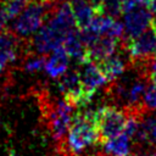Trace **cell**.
Listing matches in <instances>:
<instances>
[{"label": "cell", "mask_w": 156, "mask_h": 156, "mask_svg": "<svg viewBox=\"0 0 156 156\" xmlns=\"http://www.w3.org/2000/svg\"><path fill=\"white\" fill-rule=\"evenodd\" d=\"M67 149L71 154L78 155L93 144H99V130L95 119V111L78 112L72 117L67 130Z\"/></svg>", "instance_id": "cell-1"}, {"label": "cell", "mask_w": 156, "mask_h": 156, "mask_svg": "<svg viewBox=\"0 0 156 156\" xmlns=\"http://www.w3.org/2000/svg\"><path fill=\"white\" fill-rule=\"evenodd\" d=\"M60 2L51 0H29L22 12L15 18L12 30L22 38H28L38 32Z\"/></svg>", "instance_id": "cell-2"}, {"label": "cell", "mask_w": 156, "mask_h": 156, "mask_svg": "<svg viewBox=\"0 0 156 156\" xmlns=\"http://www.w3.org/2000/svg\"><path fill=\"white\" fill-rule=\"evenodd\" d=\"M95 119L99 130V144H105L123 132L127 116L116 106H102L95 110Z\"/></svg>", "instance_id": "cell-3"}, {"label": "cell", "mask_w": 156, "mask_h": 156, "mask_svg": "<svg viewBox=\"0 0 156 156\" xmlns=\"http://www.w3.org/2000/svg\"><path fill=\"white\" fill-rule=\"evenodd\" d=\"M126 48L132 61L146 65L152 57L156 56V34L152 28L146 29L141 34L127 39Z\"/></svg>", "instance_id": "cell-4"}, {"label": "cell", "mask_w": 156, "mask_h": 156, "mask_svg": "<svg viewBox=\"0 0 156 156\" xmlns=\"http://www.w3.org/2000/svg\"><path fill=\"white\" fill-rule=\"evenodd\" d=\"M63 40L65 37L46 22L34 34L30 41V46L34 49L37 54L45 55L48 52L54 51L56 48L61 46L63 44Z\"/></svg>", "instance_id": "cell-5"}, {"label": "cell", "mask_w": 156, "mask_h": 156, "mask_svg": "<svg viewBox=\"0 0 156 156\" xmlns=\"http://www.w3.org/2000/svg\"><path fill=\"white\" fill-rule=\"evenodd\" d=\"M151 13L152 12L146 6H140L124 13L123 24H124L126 40L141 34L144 30L149 28L152 18Z\"/></svg>", "instance_id": "cell-6"}, {"label": "cell", "mask_w": 156, "mask_h": 156, "mask_svg": "<svg viewBox=\"0 0 156 156\" xmlns=\"http://www.w3.org/2000/svg\"><path fill=\"white\" fill-rule=\"evenodd\" d=\"M72 110L73 106L65 100L58 101L54 106L50 115V127L56 140H62L65 138L72 121Z\"/></svg>", "instance_id": "cell-7"}, {"label": "cell", "mask_w": 156, "mask_h": 156, "mask_svg": "<svg viewBox=\"0 0 156 156\" xmlns=\"http://www.w3.org/2000/svg\"><path fill=\"white\" fill-rule=\"evenodd\" d=\"M80 65L83 66L82 71L79 72L83 89L90 98H93L95 91L100 87H102L107 82V79L105 78L104 73L100 71V68L98 67V65L95 62L85 61Z\"/></svg>", "instance_id": "cell-8"}, {"label": "cell", "mask_w": 156, "mask_h": 156, "mask_svg": "<svg viewBox=\"0 0 156 156\" xmlns=\"http://www.w3.org/2000/svg\"><path fill=\"white\" fill-rule=\"evenodd\" d=\"M20 48V37L12 29H4L0 32V62L4 66L17 58Z\"/></svg>", "instance_id": "cell-9"}, {"label": "cell", "mask_w": 156, "mask_h": 156, "mask_svg": "<svg viewBox=\"0 0 156 156\" xmlns=\"http://www.w3.org/2000/svg\"><path fill=\"white\" fill-rule=\"evenodd\" d=\"M119 44V40L108 35L99 37L90 46L87 48V54H88V61L98 62L107 56H111L115 54L117 46Z\"/></svg>", "instance_id": "cell-10"}, {"label": "cell", "mask_w": 156, "mask_h": 156, "mask_svg": "<svg viewBox=\"0 0 156 156\" xmlns=\"http://www.w3.org/2000/svg\"><path fill=\"white\" fill-rule=\"evenodd\" d=\"M68 58L69 56L62 45L56 48L54 51H51L49 60H46V63H45L46 73L54 79L60 78L67 71L68 62H69Z\"/></svg>", "instance_id": "cell-11"}, {"label": "cell", "mask_w": 156, "mask_h": 156, "mask_svg": "<svg viewBox=\"0 0 156 156\" xmlns=\"http://www.w3.org/2000/svg\"><path fill=\"white\" fill-rule=\"evenodd\" d=\"M68 2L71 5L76 26L78 27V29L89 27L93 22L94 16L96 15L89 0H68Z\"/></svg>", "instance_id": "cell-12"}, {"label": "cell", "mask_w": 156, "mask_h": 156, "mask_svg": "<svg viewBox=\"0 0 156 156\" xmlns=\"http://www.w3.org/2000/svg\"><path fill=\"white\" fill-rule=\"evenodd\" d=\"M62 46L65 48L66 52L69 57L74 58L77 62L83 63L88 61V54H87V46L82 41L79 37V30L72 29L65 38Z\"/></svg>", "instance_id": "cell-13"}, {"label": "cell", "mask_w": 156, "mask_h": 156, "mask_svg": "<svg viewBox=\"0 0 156 156\" xmlns=\"http://www.w3.org/2000/svg\"><path fill=\"white\" fill-rule=\"evenodd\" d=\"M98 65V67L100 68V71L104 73L105 78L108 82L116 80L123 72H124V62L122 61V58L117 55H111L107 56L98 62H95Z\"/></svg>", "instance_id": "cell-14"}, {"label": "cell", "mask_w": 156, "mask_h": 156, "mask_svg": "<svg viewBox=\"0 0 156 156\" xmlns=\"http://www.w3.org/2000/svg\"><path fill=\"white\" fill-rule=\"evenodd\" d=\"M134 138L136 139V143L156 147V117H147L140 121Z\"/></svg>", "instance_id": "cell-15"}, {"label": "cell", "mask_w": 156, "mask_h": 156, "mask_svg": "<svg viewBox=\"0 0 156 156\" xmlns=\"http://www.w3.org/2000/svg\"><path fill=\"white\" fill-rule=\"evenodd\" d=\"M105 151L111 156H127L129 154V138L122 132L105 144Z\"/></svg>", "instance_id": "cell-16"}, {"label": "cell", "mask_w": 156, "mask_h": 156, "mask_svg": "<svg viewBox=\"0 0 156 156\" xmlns=\"http://www.w3.org/2000/svg\"><path fill=\"white\" fill-rule=\"evenodd\" d=\"M45 63H46V60L44 55H40V54L32 55L26 60L24 69L28 72H38V71L45 69Z\"/></svg>", "instance_id": "cell-17"}, {"label": "cell", "mask_w": 156, "mask_h": 156, "mask_svg": "<svg viewBox=\"0 0 156 156\" xmlns=\"http://www.w3.org/2000/svg\"><path fill=\"white\" fill-rule=\"evenodd\" d=\"M102 13L115 18L118 17L121 13H123L121 0H102Z\"/></svg>", "instance_id": "cell-18"}, {"label": "cell", "mask_w": 156, "mask_h": 156, "mask_svg": "<svg viewBox=\"0 0 156 156\" xmlns=\"http://www.w3.org/2000/svg\"><path fill=\"white\" fill-rule=\"evenodd\" d=\"M2 4L6 9L10 18L12 20V18H16L22 12V10L24 9L27 2H23L21 0H4Z\"/></svg>", "instance_id": "cell-19"}, {"label": "cell", "mask_w": 156, "mask_h": 156, "mask_svg": "<svg viewBox=\"0 0 156 156\" xmlns=\"http://www.w3.org/2000/svg\"><path fill=\"white\" fill-rule=\"evenodd\" d=\"M144 105L147 110H156V85L151 84L146 87L144 95Z\"/></svg>", "instance_id": "cell-20"}, {"label": "cell", "mask_w": 156, "mask_h": 156, "mask_svg": "<svg viewBox=\"0 0 156 156\" xmlns=\"http://www.w3.org/2000/svg\"><path fill=\"white\" fill-rule=\"evenodd\" d=\"M144 74L147 77V79H150L152 82V84L156 85V58L154 60V57H152L150 60L147 68L144 71Z\"/></svg>", "instance_id": "cell-21"}, {"label": "cell", "mask_w": 156, "mask_h": 156, "mask_svg": "<svg viewBox=\"0 0 156 156\" xmlns=\"http://www.w3.org/2000/svg\"><path fill=\"white\" fill-rule=\"evenodd\" d=\"M10 16L4 6V4H0V32H2L4 29H6V26L10 21Z\"/></svg>", "instance_id": "cell-22"}, {"label": "cell", "mask_w": 156, "mask_h": 156, "mask_svg": "<svg viewBox=\"0 0 156 156\" xmlns=\"http://www.w3.org/2000/svg\"><path fill=\"white\" fill-rule=\"evenodd\" d=\"M145 5L152 13H156V0H145Z\"/></svg>", "instance_id": "cell-23"}, {"label": "cell", "mask_w": 156, "mask_h": 156, "mask_svg": "<svg viewBox=\"0 0 156 156\" xmlns=\"http://www.w3.org/2000/svg\"><path fill=\"white\" fill-rule=\"evenodd\" d=\"M151 28H152V30L155 32V34H156V13H155V16L151 18Z\"/></svg>", "instance_id": "cell-24"}, {"label": "cell", "mask_w": 156, "mask_h": 156, "mask_svg": "<svg viewBox=\"0 0 156 156\" xmlns=\"http://www.w3.org/2000/svg\"><path fill=\"white\" fill-rule=\"evenodd\" d=\"M9 156H20V155L16 154L15 151H9Z\"/></svg>", "instance_id": "cell-25"}, {"label": "cell", "mask_w": 156, "mask_h": 156, "mask_svg": "<svg viewBox=\"0 0 156 156\" xmlns=\"http://www.w3.org/2000/svg\"><path fill=\"white\" fill-rule=\"evenodd\" d=\"M4 68H5V66H4V65H2L1 62H0V73L2 72V69H4Z\"/></svg>", "instance_id": "cell-26"}, {"label": "cell", "mask_w": 156, "mask_h": 156, "mask_svg": "<svg viewBox=\"0 0 156 156\" xmlns=\"http://www.w3.org/2000/svg\"><path fill=\"white\" fill-rule=\"evenodd\" d=\"M149 156H156V152H154V154H151V155H149Z\"/></svg>", "instance_id": "cell-27"}, {"label": "cell", "mask_w": 156, "mask_h": 156, "mask_svg": "<svg viewBox=\"0 0 156 156\" xmlns=\"http://www.w3.org/2000/svg\"><path fill=\"white\" fill-rule=\"evenodd\" d=\"M21 1H23V2H28L29 0H21Z\"/></svg>", "instance_id": "cell-28"}, {"label": "cell", "mask_w": 156, "mask_h": 156, "mask_svg": "<svg viewBox=\"0 0 156 156\" xmlns=\"http://www.w3.org/2000/svg\"><path fill=\"white\" fill-rule=\"evenodd\" d=\"M127 156H136V155H129V154H128V155H127Z\"/></svg>", "instance_id": "cell-29"}]
</instances>
